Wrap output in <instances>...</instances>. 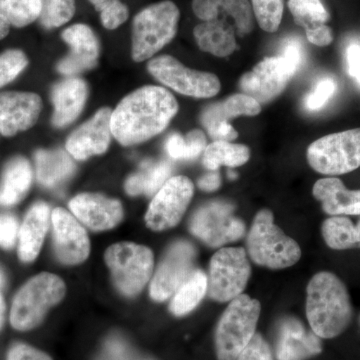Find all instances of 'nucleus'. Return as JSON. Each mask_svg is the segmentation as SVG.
Instances as JSON below:
<instances>
[{
    "instance_id": "nucleus-48",
    "label": "nucleus",
    "mask_w": 360,
    "mask_h": 360,
    "mask_svg": "<svg viewBox=\"0 0 360 360\" xmlns=\"http://www.w3.org/2000/svg\"><path fill=\"white\" fill-rule=\"evenodd\" d=\"M348 73L360 85V44H352L347 49Z\"/></svg>"
},
{
    "instance_id": "nucleus-39",
    "label": "nucleus",
    "mask_w": 360,
    "mask_h": 360,
    "mask_svg": "<svg viewBox=\"0 0 360 360\" xmlns=\"http://www.w3.org/2000/svg\"><path fill=\"white\" fill-rule=\"evenodd\" d=\"M97 360H135V356L122 338H110L104 343Z\"/></svg>"
},
{
    "instance_id": "nucleus-32",
    "label": "nucleus",
    "mask_w": 360,
    "mask_h": 360,
    "mask_svg": "<svg viewBox=\"0 0 360 360\" xmlns=\"http://www.w3.org/2000/svg\"><path fill=\"white\" fill-rule=\"evenodd\" d=\"M321 233L333 250H348L359 243L356 226L347 217H329L322 224Z\"/></svg>"
},
{
    "instance_id": "nucleus-2",
    "label": "nucleus",
    "mask_w": 360,
    "mask_h": 360,
    "mask_svg": "<svg viewBox=\"0 0 360 360\" xmlns=\"http://www.w3.org/2000/svg\"><path fill=\"white\" fill-rule=\"evenodd\" d=\"M307 316L310 328L319 338L340 335L352 319L347 286L331 272L315 274L307 286Z\"/></svg>"
},
{
    "instance_id": "nucleus-31",
    "label": "nucleus",
    "mask_w": 360,
    "mask_h": 360,
    "mask_svg": "<svg viewBox=\"0 0 360 360\" xmlns=\"http://www.w3.org/2000/svg\"><path fill=\"white\" fill-rule=\"evenodd\" d=\"M250 158V150L243 144L229 141H213L203 151L202 162L207 169H219L221 165L238 167L245 165Z\"/></svg>"
},
{
    "instance_id": "nucleus-8",
    "label": "nucleus",
    "mask_w": 360,
    "mask_h": 360,
    "mask_svg": "<svg viewBox=\"0 0 360 360\" xmlns=\"http://www.w3.org/2000/svg\"><path fill=\"white\" fill-rule=\"evenodd\" d=\"M307 160L326 175L349 174L360 167V129L326 135L310 144Z\"/></svg>"
},
{
    "instance_id": "nucleus-49",
    "label": "nucleus",
    "mask_w": 360,
    "mask_h": 360,
    "mask_svg": "<svg viewBox=\"0 0 360 360\" xmlns=\"http://www.w3.org/2000/svg\"><path fill=\"white\" fill-rule=\"evenodd\" d=\"M208 135L213 139V141H229L231 142L238 139V134L229 122L219 123Z\"/></svg>"
},
{
    "instance_id": "nucleus-52",
    "label": "nucleus",
    "mask_w": 360,
    "mask_h": 360,
    "mask_svg": "<svg viewBox=\"0 0 360 360\" xmlns=\"http://www.w3.org/2000/svg\"><path fill=\"white\" fill-rule=\"evenodd\" d=\"M89 1L94 4V6L96 7L97 11L101 13L104 8L110 6L111 4H113V2L115 1V0H89Z\"/></svg>"
},
{
    "instance_id": "nucleus-13",
    "label": "nucleus",
    "mask_w": 360,
    "mask_h": 360,
    "mask_svg": "<svg viewBox=\"0 0 360 360\" xmlns=\"http://www.w3.org/2000/svg\"><path fill=\"white\" fill-rule=\"evenodd\" d=\"M295 73L283 56L265 58L252 70L243 75L239 86L243 94L252 97L258 103H267L286 89Z\"/></svg>"
},
{
    "instance_id": "nucleus-44",
    "label": "nucleus",
    "mask_w": 360,
    "mask_h": 360,
    "mask_svg": "<svg viewBox=\"0 0 360 360\" xmlns=\"http://www.w3.org/2000/svg\"><path fill=\"white\" fill-rule=\"evenodd\" d=\"M6 360H52L51 357L41 350L25 345L16 343L13 345L7 354Z\"/></svg>"
},
{
    "instance_id": "nucleus-16",
    "label": "nucleus",
    "mask_w": 360,
    "mask_h": 360,
    "mask_svg": "<svg viewBox=\"0 0 360 360\" xmlns=\"http://www.w3.org/2000/svg\"><path fill=\"white\" fill-rule=\"evenodd\" d=\"M110 108L97 111L89 120L80 125L66 141V151L77 160H89L103 155L110 148L111 135Z\"/></svg>"
},
{
    "instance_id": "nucleus-22",
    "label": "nucleus",
    "mask_w": 360,
    "mask_h": 360,
    "mask_svg": "<svg viewBox=\"0 0 360 360\" xmlns=\"http://www.w3.org/2000/svg\"><path fill=\"white\" fill-rule=\"evenodd\" d=\"M87 94V85L80 78L70 77L54 85L51 92L53 127L63 129L75 122L84 110Z\"/></svg>"
},
{
    "instance_id": "nucleus-41",
    "label": "nucleus",
    "mask_w": 360,
    "mask_h": 360,
    "mask_svg": "<svg viewBox=\"0 0 360 360\" xmlns=\"http://www.w3.org/2000/svg\"><path fill=\"white\" fill-rule=\"evenodd\" d=\"M236 360H274L271 350L262 336L255 333L250 342L240 352Z\"/></svg>"
},
{
    "instance_id": "nucleus-18",
    "label": "nucleus",
    "mask_w": 360,
    "mask_h": 360,
    "mask_svg": "<svg viewBox=\"0 0 360 360\" xmlns=\"http://www.w3.org/2000/svg\"><path fill=\"white\" fill-rule=\"evenodd\" d=\"M70 212L80 224L94 231H105L123 219L122 202L99 193H82L70 201Z\"/></svg>"
},
{
    "instance_id": "nucleus-35",
    "label": "nucleus",
    "mask_w": 360,
    "mask_h": 360,
    "mask_svg": "<svg viewBox=\"0 0 360 360\" xmlns=\"http://www.w3.org/2000/svg\"><path fill=\"white\" fill-rule=\"evenodd\" d=\"M258 25L266 32H276L283 15V0H251Z\"/></svg>"
},
{
    "instance_id": "nucleus-19",
    "label": "nucleus",
    "mask_w": 360,
    "mask_h": 360,
    "mask_svg": "<svg viewBox=\"0 0 360 360\" xmlns=\"http://www.w3.org/2000/svg\"><path fill=\"white\" fill-rule=\"evenodd\" d=\"M63 39L70 45V53L59 61L58 70L66 77H75L96 68L99 58V44L89 26L71 25L63 32Z\"/></svg>"
},
{
    "instance_id": "nucleus-55",
    "label": "nucleus",
    "mask_w": 360,
    "mask_h": 360,
    "mask_svg": "<svg viewBox=\"0 0 360 360\" xmlns=\"http://www.w3.org/2000/svg\"><path fill=\"white\" fill-rule=\"evenodd\" d=\"M4 274H2V272L0 271V288H1L2 285H4Z\"/></svg>"
},
{
    "instance_id": "nucleus-27",
    "label": "nucleus",
    "mask_w": 360,
    "mask_h": 360,
    "mask_svg": "<svg viewBox=\"0 0 360 360\" xmlns=\"http://www.w3.org/2000/svg\"><path fill=\"white\" fill-rule=\"evenodd\" d=\"M32 170L23 158H13L7 163L0 184V205L11 206L20 202L30 191Z\"/></svg>"
},
{
    "instance_id": "nucleus-33",
    "label": "nucleus",
    "mask_w": 360,
    "mask_h": 360,
    "mask_svg": "<svg viewBox=\"0 0 360 360\" xmlns=\"http://www.w3.org/2000/svg\"><path fill=\"white\" fill-rule=\"evenodd\" d=\"M288 8L296 25L307 30L326 25L330 18L321 0H288Z\"/></svg>"
},
{
    "instance_id": "nucleus-17",
    "label": "nucleus",
    "mask_w": 360,
    "mask_h": 360,
    "mask_svg": "<svg viewBox=\"0 0 360 360\" xmlns=\"http://www.w3.org/2000/svg\"><path fill=\"white\" fill-rule=\"evenodd\" d=\"M42 101L32 92L8 91L0 94V134L13 136L32 129L39 120Z\"/></svg>"
},
{
    "instance_id": "nucleus-34",
    "label": "nucleus",
    "mask_w": 360,
    "mask_h": 360,
    "mask_svg": "<svg viewBox=\"0 0 360 360\" xmlns=\"http://www.w3.org/2000/svg\"><path fill=\"white\" fill-rule=\"evenodd\" d=\"M42 11V0H0V13L15 27L34 22Z\"/></svg>"
},
{
    "instance_id": "nucleus-1",
    "label": "nucleus",
    "mask_w": 360,
    "mask_h": 360,
    "mask_svg": "<svg viewBox=\"0 0 360 360\" xmlns=\"http://www.w3.org/2000/svg\"><path fill=\"white\" fill-rule=\"evenodd\" d=\"M177 111L179 103L167 89L155 85L141 87L112 110V136L124 146L148 141L167 129Z\"/></svg>"
},
{
    "instance_id": "nucleus-11",
    "label": "nucleus",
    "mask_w": 360,
    "mask_h": 360,
    "mask_svg": "<svg viewBox=\"0 0 360 360\" xmlns=\"http://www.w3.org/2000/svg\"><path fill=\"white\" fill-rule=\"evenodd\" d=\"M233 206L224 201H212L201 206L189 222L195 238L210 248L233 243L245 233V224L234 215Z\"/></svg>"
},
{
    "instance_id": "nucleus-4",
    "label": "nucleus",
    "mask_w": 360,
    "mask_h": 360,
    "mask_svg": "<svg viewBox=\"0 0 360 360\" xmlns=\"http://www.w3.org/2000/svg\"><path fill=\"white\" fill-rule=\"evenodd\" d=\"M246 245L251 259L270 269H288L302 257L298 243L274 224L269 210H260L255 217Z\"/></svg>"
},
{
    "instance_id": "nucleus-24",
    "label": "nucleus",
    "mask_w": 360,
    "mask_h": 360,
    "mask_svg": "<svg viewBox=\"0 0 360 360\" xmlns=\"http://www.w3.org/2000/svg\"><path fill=\"white\" fill-rule=\"evenodd\" d=\"M312 193L329 215H360V191L347 189L340 179H319Z\"/></svg>"
},
{
    "instance_id": "nucleus-40",
    "label": "nucleus",
    "mask_w": 360,
    "mask_h": 360,
    "mask_svg": "<svg viewBox=\"0 0 360 360\" xmlns=\"http://www.w3.org/2000/svg\"><path fill=\"white\" fill-rule=\"evenodd\" d=\"M129 18V8L120 0H115L101 13V20L106 30L120 27Z\"/></svg>"
},
{
    "instance_id": "nucleus-21",
    "label": "nucleus",
    "mask_w": 360,
    "mask_h": 360,
    "mask_svg": "<svg viewBox=\"0 0 360 360\" xmlns=\"http://www.w3.org/2000/svg\"><path fill=\"white\" fill-rule=\"evenodd\" d=\"M321 340L307 331L298 319L288 317L279 324L276 341L278 360H307L321 354Z\"/></svg>"
},
{
    "instance_id": "nucleus-42",
    "label": "nucleus",
    "mask_w": 360,
    "mask_h": 360,
    "mask_svg": "<svg viewBox=\"0 0 360 360\" xmlns=\"http://www.w3.org/2000/svg\"><path fill=\"white\" fill-rule=\"evenodd\" d=\"M284 60L295 71L300 70L304 61V51L297 39H286L281 44V54Z\"/></svg>"
},
{
    "instance_id": "nucleus-3",
    "label": "nucleus",
    "mask_w": 360,
    "mask_h": 360,
    "mask_svg": "<svg viewBox=\"0 0 360 360\" xmlns=\"http://www.w3.org/2000/svg\"><path fill=\"white\" fill-rule=\"evenodd\" d=\"M65 281L56 274L44 272L32 277L14 296L11 326L20 331L37 328L49 310L65 298Z\"/></svg>"
},
{
    "instance_id": "nucleus-28",
    "label": "nucleus",
    "mask_w": 360,
    "mask_h": 360,
    "mask_svg": "<svg viewBox=\"0 0 360 360\" xmlns=\"http://www.w3.org/2000/svg\"><path fill=\"white\" fill-rule=\"evenodd\" d=\"M37 176L40 184L54 187L70 179L75 169L71 155L63 149L41 150L35 153Z\"/></svg>"
},
{
    "instance_id": "nucleus-26",
    "label": "nucleus",
    "mask_w": 360,
    "mask_h": 360,
    "mask_svg": "<svg viewBox=\"0 0 360 360\" xmlns=\"http://www.w3.org/2000/svg\"><path fill=\"white\" fill-rule=\"evenodd\" d=\"M260 112L262 106L255 99L245 94H238L208 105L201 113L200 122L206 131L210 132L219 123L229 122L240 115L257 116Z\"/></svg>"
},
{
    "instance_id": "nucleus-5",
    "label": "nucleus",
    "mask_w": 360,
    "mask_h": 360,
    "mask_svg": "<svg viewBox=\"0 0 360 360\" xmlns=\"http://www.w3.org/2000/svg\"><path fill=\"white\" fill-rule=\"evenodd\" d=\"M180 18L179 7L169 0L151 4L135 16L132 25V58L148 60L174 39Z\"/></svg>"
},
{
    "instance_id": "nucleus-47",
    "label": "nucleus",
    "mask_w": 360,
    "mask_h": 360,
    "mask_svg": "<svg viewBox=\"0 0 360 360\" xmlns=\"http://www.w3.org/2000/svg\"><path fill=\"white\" fill-rule=\"evenodd\" d=\"M307 37L312 44L321 47L328 46L333 41V30L326 25L307 30Z\"/></svg>"
},
{
    "instance_id": "nucleus-6",
    "label": "nucleus",
    "mask_w": 360,
    "mask_h": 360,
    "mask_svg": "<svg viewBox=\"0 0 360 360\" xmlns=\"http://www.w3.org/2000/svg\"><path fill=\"white\" fill-rule=\"evenodd\" d=\"M262 305L250 296L232 300L220 317L215 333V349L219 360H236L257 330Z\"/></svg>"
},
{
    "instance_id": "nucleus-9",
    "label": "nucleus",
    "mask_w": 360,
    "mask_h": 360,
    "mask_svg": "<svg viewBox=\"0 0 360 360\" xmlns=\"http://www.w3.org/2000/svg\"><path fill=\"white\" fill-rule=\"evenodd\" d=\"M250 274V264L243 248H221L210 260L208 295L215 302H231L245 290Z\"/></svg>"
},
{
    "instance_id": "nucleus-23",
    "label": "nucleus",
    "mask_w": 360,
    "mask_h": 360,
    "mask_svg": "<svg viewBox=\"0 0 360 360\" xmlns=\"http://www.w3.org/2000/svg\"><path fill=\"white\" fill-rule=\"evenodd\" d=\"M51 207L45 202H37L28 210L18 231V257L28 264L39 257L49 225Z\"/></svg>"
},
{
    "instance_id": "nucleus-15",
    "label": "nucleus",
    "mask_w": 360,
    "mask_h": 360,
    "mask_svg": "<svg viewBox=\"0 0 360 360\" xmlns=\"http://www.w3.org/2000/svg\"><path fill=\"white\" fill-rule=\"evenodd\" d=\"M54 251L61 264H82L89 257L90 241L84 225L63 208L51 212Z\"/></svg>"
},
{
    "instance_id": "nucleus-10",
    "label": "nucleus",
    "mask_w": 360,
    "mask_h": 360,
    "mask_svg": "<svg viewBox=\"0 0 360 360\" xmlns=\"http://www.w3.org/2000/svg\"><path fill=\"white\" fill-rule=\"evenodd\" d=\"M148 71L158 82L184 96L195 98H210L217 96L221 84L217 75L191 70L170 56L151 59Z\"/></svg>"
},
{
    "instance_id": "nucleus-7",
    "label": "nucleus",
    "mask_w": 360,
    "mask_h": 360,
    "mask_svg": "<svg viewBox=\"0 0 360 360\" xmlns=\"http://www.w3.org/2000/svg\"><path fill=\"white\" fill-rule=\"evenodd\" d=\"M113 283L122 295L134 297L146 288L155 269L153 251L143 245L120 243L104 255Z\"/></svg>"
},
{
    "instance_id": "nucleus-43",
    "label": "nucleus",
    "mask_w": 360,
    "mask_h": 360,
    "mask_svg": "<svg viewBox=\"0 0 360 360\" xmlns=\"http://www.w3.org/2000/svg\"><path fill=\"white\" fill-rule=\"evenodd\" d=\"M18 236V224L15 217L11 214L0 217V246L11 250L15 245Z\"/></svg>"
},
{
    "instance_id": "nucleus-29",
    "label": "nucleus",
    "mask_w": 360,
    "mask_h": 360,
    "mask_svg": "<svg viewBox=\"0 0 360 360\" xmlns=\"http://www.w3.org/2000/svg\"><path fill=\"white\" fill-rule=\"evenodd\" d=\"M172 165L167 160L146 161L139 172L130 175L125 182V191L129 195H155L167 181L172 174Z\"/></svg>"
},
{
    "instance_id": "nucleus-46",
    "label": "nucleus",
    "mask_w": 360,
    "mask_h": 360,
    "mask_svg": "<svg viewBox=\"0 0 360 360\" xmlns=\"http://www.w3.org/2000/svg\"><path fill=\"white\" fill-rule=\"evenodd\" d=\"M165 148L168 155L176 160H186V137L179 134H172L168 137Z\"/></svg>"
},
{
    "instance_id": "nucleus-36",
    "label": "nucleus",
    "mask_w": 360,
    "mask_h": 360,
    "mask_svg": "<svg viewBox=\"0 0 360 360\" xmlns=\"http://www.w3.org/2000/svg\"><path fill=\"white\" fill-rule=\"evenodd\" d=\"M75 13V0H42L40 20L46 28L65 25Z\"/></svg>"
},
{
    "instance_id": "nucleus-38",
    "label": "nucleus",
    "mask_w": 360,
    "mask_h": 360,
    "mask_svg": "<svg viewBox=\"0 0 360 360\" xmlns=\"http://www.w3.org/2000/svg\"><path fill=\"white\" fill-rule=\"evenodd\" d=\"M336 90V82L330 77L322 78L315 85L314 91L305 97V108L315 111L323 108L329 99L333 96Z\"/></svg>"
},
{
    "instance_id": "nucleus-25",
    "label": "nucleus",
    "mask_w": 360,
    "mask_h": 360,
    "mask_svg": "<svg viewBox=\"0 0 360 360\" xmlns=\"http://www.w3.org/2000/svg\"><path fill=\"white\" fill-rule=\"evenodd\" d=\"M233 26L224 20L205 21L196 25L194 39L201 51L217 58H226L238 49Z\"/></svg>"
},
{
    "instance_id": "nucleus-14",
    "label": "nucleus",
    "mask_w": 360,
    "mask_h": 360,
    "mask_svg": "<svg viewBox=\"0 0 360 360\" xmlns=\"http://www.w3.org/2000/svg\"><path fill=\"white\" fill-rule=\"evenodd\" d=\"M195 255L193 246L186 241H179L170 246L151 281L149 292L153 300L165 302L176 292L193 271Z\"/></svg>"
},
{
    "instance_id": "nucleus-20",
    "label": "nucleus",
    "mask_w": 360,
    "mask_h": 360,
    "mask_svg": "<svg viewBox=\"0 0 360 360\" xmlns=\"http://www.w3.org/2000/svg\"><path fill=\"white\" fill-rule=\"evenodd\" d=\"M193 9L201 20L226 21L233 26L238 37L250 34L255 27L248 0H193Z\"/></svg>"
},
{
    "instance_id": "nucleus-12",
    "label": "nucleus",
    "mask_w": 360,
    "mask_h": 360,
    "mask_svg": "<svg viewBox=\"0 0 360 360\" xmlns=\"http://www.w3.org/2000/svg\"><path fill=\"white\" fill-rule=\"evenodd\" d=\"M194 186L186 176H174L155 194L146 214L148 229L163 231L176 226L193 200Z\"/></svg>"
},
{
    "instance_id": "nucleus-50",
    "label": "nucleus",
    "mask_w": 360,
    "mask_h": 360,
    "mask_svg": "<svg viewBox=\"0 0 360 360\" xmlns=\"http://www.w3.org/2000/svg\"><path fill=\"white\" fill-rule=\"evenodd\" d=\"M220 184H221V179H220V175L219 172H217V170L205 174V176L198 180V187L201 191H206V193L217 191L219 188Z\"/></svg>"
},
{
    "instance_id": "nucleus-54",
    "label": "nucleus",
    "mask_w": 360,
    "mask_h": 360,
    "mask_svg": "<svg viewBox=\"0 0 360 360\" xmlns=\"http://www.w3.org/2000/svg\"><path fill=\"white\" fill-rule=\"evenodd\" d=\"M357 236H359V245H360V221L356 225Z\"/></svg>"
},
{
    "instance_id": "nucleus-37",
    "label": "nucleus",
    "mask_w": 360,
    "mask_h": 360,
    "mask_svg": "<svg viewBox=\"0 0 360 360\" xmlns=\"http://www.w3.org/2000/svg\"><path fill=\"white\" fill-rule=\"evenodd\" d=\"M27 65L25 54L18 49H11L0 54V89L13 82Z\"/></svg>"
},
{
    "instance_id": "nucleus-51",
    "label": "nucleus",
    "mask_w": 360,
    "mask_h": 360,
    "mask_svg": "<svg viewBox=\"0 0 360 360\" xmlns=\"http://www.w3.org/2000/svg\"><path fill=\"white\" fill-rule=\"evenodd\" d=\"M11 30V23L6 20V16L0 13V39H4L7 37Z\"/></svg>"
},
{
    "instance_id": "nucleus-45",
    "label": "nucleus",
    "mask_w": 360,
    "mask_h": 360,
    "mask_svg": "<svg viewBox=\"0 0 360 360\" xmlns=\"http://www.w3.org/2000/svg\"><path fill=\"white\" fill-rule=\"evenodd\" d=\"M186 160H193L205 150L206 137L205 132L194 129L186 135Z\"/></svg>"
},
{
    "instance_id": "nucleus-53",
    "label": "nucleus",
    "mask_w": 360,
    "mask_h": 360,
    "mask_svg": "<svg viewBox=\"0 0 360 360\" xmlns=\"http://www.w3.org/2000/svg\"><path fill=\"white\" fill-rule=\"evenodd\" d=\"M4 316H6V304H4V297L0 293V330L4 323Z\"/></svg>"
},
{
    "instance_id": "nucleus-30",
    "label": "nucleus",
    "mask_w": 360,
    "mask_h": 360,
    "mask_svg": "<svg viewBox=\"0 0 360 360\" xmlns=\"http://www.w3.org/2000/svg\"><path fill=\"white\" fill-rule=\"evenodd\" d=\"M207 292V276L202 270L195 269L179 286L170 302L169 309L175 316H184L193 311Z\"/></svg>"
}]
</instances>
